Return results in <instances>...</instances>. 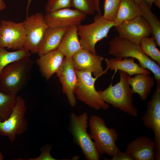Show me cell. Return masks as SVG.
Segmentation results:
<instances>
[{"instance_id": "cell-1", "label": "cell", "mask_w": 160, "mask_h": 160, "mask_svg": "<svg viewBox=\"0 0 160 160\" xmlns=\"http://www.w3.org/2000/svg\"><path fill=\"white\" fill-rule=\"evenodd\" d=\"M119 81L109 86L103 90L98 92L102 99L105 103L119 108L129 115L137 116V108L133 104L134 94L128 81L129 76L127 73L119 71Z\"/></svg>"}, {"instance_id": "cell-2", "label": "cell", "mask_w": 160, "mask_h": 160, "mask_svg": "<svg viewBox=\"0 0 160 160\" xmlns=\"http://www.w3.org/2000/svg\"><path fill=\"white\" fill-rule=\"evenodd\" d=\"M34 61L30 57L12 63L6 67L0 75L1 91L8 95H16L30 80Z\"/></svg>"}, {"instance_id": "cell-3", "label": "cell", "mask_w": 160, "mask_h": 160, "mask_svg": "<svg viewBox=\"0 0 160 160\" xmlns=\"http://www.w3.org/2000/svg\"><path fill=\"white\" fill-rule=\"evenodd\" d=\"M109 45L108 54L121 59L129 57L137 59L141 66L152 72L156 81H160V65L142 52L140 44L118 36L109 42Z\"/></svg>"}, {"instance_id": "cell-4", "label": "cell", "mask_w": 160, "mask_h": 160, "mask_svg": "<svg viewBox=\"0 0 160 160\" xmlns=\"http://www.w3.org/2000/svg\"><path fill=\"white\" fill-rule=\"evenodd\" d=\"M69 117L68 129L74 143L79 146L87 160H99L100 155L87 132L89 122L87 113L84 112L77 115L72 112Z\"/></svg>"}, {"instance_id": "cell-5", "label": "cell", "mask_w": 160, "mask_h": 160, "mask_svg": "<svg viewBox=\"0 0 160 160\" xmlns=\"http://www.w3.org/2000/svg\"><path fill=\"white\" fill-rule=\"evenodd\" d=\"M88 123L90 137L94 140L95 146L100 155L112 156L120 150L115 143L118 137L117 132L114 129L106 127L101 118L97 115H92Z\"/></svg>"}, {"instance_id": "cell-6", "label": "cell", "mask_w": 160, "mask_h": 160, "mask_svg": "<svg viewBox=\"0 0 160 160\" xmlns=\"http://www.w3.org/2000/svg\"><path fill=\"white\" fill-rule=\"evenodd\" d=\"M114 26L113 21L104 18L101 13H98L92 23L78 26V34L82 49L92 54H97L96 44L107 37L110 29Z\"/></svg>"}, {"instance_id": "cell-7", "label": "cell", "mask_w": 160, "mask_h": 160, "mask_svg": "<svg viewBox=\"0 0 160 160\" xmlns=\"http://www.w3.org/2000/svg\"><path fill=\"white\" fill-rule=\"evenodd\" d=\"M78 83L74 93L79 100L96 110H107L108 104L104 102L95 87V83L98 77H93L89 71L75 70Z\"/></svg>"}, {"instance_id": "cell-8", "label": "cell", "mask_w": 160, "mask_h": 160, "mask_svg": "<svg viewBox=\"0 0 160 160\" xmlns=\"http://www.w3.org/2000/svg\"><path fill=\"white\" fill-rule=\"evenodd\" d=\"M151 99L148 101L145 114L141 117L144 126L153 132L155 159L160 160V81Z\"/></svg>"}, {"instance_id": "cell-9", "label": "cell", "mask_w": 160, "mask_h": 160, "mask_svg": "<svg viewBox=\"0 0 160 160\" xmlns=\"http://www.w3.org/2000/svg\"><path fill=\"white\" fill-rule=\"evenodd\" d=\"M27 107L24 100L17 97V102L8 118L0 121V135L6 136L10 141L15 140L17 135L23 134L28 128L25 114Z\"/></svg>"}, {"instance_id": "cell-10", "label": "cell", "mask_w": 160, "mask_h": 160, "mask_svg": "<svg viewBox=\"0 0 160 160\" xmlns=\"http://www.w3.org/2000/svg\"><path fill=\"white\" fill-rule=\"evenodd\" d=\"M23 23L26 33L23 48L31 53L38 54L45 32L49 27L44 15L39 12L28 15Z\"/></svg>"}, {"instance_id": "cell-11", "label": "cell", "mask_w": 160, "mask_h": 160, "mask_svg": "<svg viewBox=\"0 0 160 160\" xmlns=\"http://www.w3.org/2000/svg\"><path fill=\"white\" fill-rule=\"evenodd\" d=\"M26 37L23 22L2 20L0 23V47L18 50L23 48Z\"/></svg>"}, {"instance_id": "cell-12", "label": "cell", "mask_w": 160, "mask_h": 160, "mask_svg": "<svg viewBox=\"0 0 160 160\" xmlns=\"http://www.w3.org/2000/svg\"><path fill=\"white\" fill-rule=\"evenodd\" d=\"M115 27L118 36L137 44H140L144 38L152 34L150 25L141 15L125 21Z\"/></svg>"}, {"instance_id": "cell-13", "label": "cell", "mask_w": 160, "mask_h": 160, "mask_svg": "<svg viewBox=\"0 0 160 160\" xmlns=\"http://www.w3.org/2000/svg\"><path fill=\"white\" fill-rule=\"evenodd\" d=\"M56 73L62 84L63 92L66 95L69 103L71 106L75 107L76 100L74 92L78 80L72 57H65Z\"/></svg>"}, {"instance_id": "cell-14", "label": "cell", "mask_w": 160, "mask_h": 160, "mask_svg": "<svg viewBox=\"0 0 160 160\" xmlns=\"http://www.w3.org/2000/svg\"><path fill=\"white\" fill-rule=\"evenodd\" d=\"M87 15L76 9L69 8L46 13L44 17L49 27L63 28L78 26Z\"/></svg>"}, {"instance_id": "cell-15", "label": "cell", "mask_w": 160, "mask_h": 160, "mask_svg": "<svg viewBox=\"0 0 160 160\" xmlns=\"http://www.w3.org/2000/svg\"><path fill=\"white\" fill-rule=\"evenodd\" d=\"M75 70L90 72L95 77H99L106 73L103 70L102 62L103 57L92 54L82 49L72 57Z\"/></svg>"}, {"instance_id": "cell-16", "label": "cell", "mask_w": 160, "mask_h": 160, "mask_svg": "<svg viewBox=\"0 0 160 160\" xmlns=\"http://www.w3.org/2000/svg\"><path fill=\"white\" fill-rule=\"evenodd\" d=\"M125 152L133 160H154L153 141L148 137L142 136L130 142Z\"/></svg>"}, {"instance_id": "cell-17", "label": "cell", "mask_w": 160, "mask_h": 160, "mask_svg": "<svg viewBox=\"0 0 160 160\" xmlns=\"http://www.w3.org/2000/svg\"><path fill=\"white\" fill-rule=\"evenodd\" d=\"M39 57L36 63L42 75L48 81L59 69L65 57L57 49Z\"/></svg>"}, {"instance_id": "cell-18", "label": "cell", "mask_w": 160, "mask_h": 160, "mask_svg": "<svg viewBox=\"0 0 160 160\" xmlns=\"http://www.w3.org/2000/svg\"><path fill=\"white\" fill-rule=\"evenodd\" d=\"M107 64L105 70H119L127 73L130 76L139 74H150L149 71L135 62L134 58L131 57L120 59L117 58L105 59Z\"/></svg>"}, {"instance_id": "cell-19", "label": "cell", "mask_w": 160, "mask_h": 160, "mask_svg": "<svg viewBox=\"0 0 160 160\" xmlns=\"http://www.w3.org/2000/svg\"><path fill=\"white\" fill-rule=\"evenodd\" d=\"M82 49L78 34L77 26L68 27L57 49L64 57H72Z\"/></svg>"}, {"instance_id": "cell-20", "label": "cell", "mask_w": 160, "mask_h": 160, "mask_svg": "<svg viewBox=\"0 0 160 160\" xmlns=\"http://www.w3.org/2000/svg\"><path fill=\"white\" fill-rule=\"evenodd\" d=\"M68 28H54L49 27L46 30L39 47V56L57 49Z\"/></svg>"}, {"instance_id": "cell-21", "label": "cell", "mask_w": 160, "mask_h": 160, "mask_svg": "<svg viewBox=\"0 0 160 160\" xmlns=\"http://www.w3.org/2000/svg\"><path fill=\"white\" fill-rule=\"evenodd\" d=\"M128 80L133 93L138 94L142 100H146L154 85V78L149 74L142 73L129 76Z\"/></svg>"}, {"instance_id": "cell-22", "label": "cell", "mask_w": 160, "mask_h": 160, "mask_svg": "<svg viewBox=\"0 0 160 160\" xmlns=\"http://www.w3.org/2000/svg\"><path fill=\"white\" fill-rule=\"evenodd\" d=\"M139 15H141L138 4L134 0H121L113 21L114 27Z\"/></svg>"}, {"instance_id": "cell-23", "label": "cell", "mask_w": 160, "mask_h": 160, "mask_svg": "<svg viewBox=\"0 0 160 160\" xmlns=\"http://www.w3.org/2000/svg\"><path fill=\"white\" fill-rule=\"evenodd\" d=\"M141 12V15L150 25L152 35L155 39L157 45L160 47V22L153 13L149 6L142 2L138 4Z\"/></svg>"}, {"instance_id": "cell-24", "label": "cell", "mask_w": 160, "mask_h": 160, "mask_svg": "<svg viewBox=\"0 0 160 160\" xmlns=\"http://www.w3.org/2000/svg\"><path fill=\"white\" fill-rule=\"evenodd\" d=\"M31 52L24 48L14 52H9L0 47V75L4 69L12 63L30 57Z\"/></svg>"}, {"instance_id": "cell-25", "label": "cell", "mask_w": 160, "mask_h": 160, "mask_svg": "<svg viewBox=\"0 0 160 160\" xmlns=\"http://www.w3.org/2000/svg\"><path fill=\"white\" fill-rule=\"evenodd\" d=\"M16 102V95L6 94L1 91L0 87V121L8 118Z\"/></svg>"}, {"instance_id": "cell-26", "label": "cell", "mask_w": 160, "mask_h": 160, "mask_svg": "<svg viewBox=\"0 0 160 160\" xmlns=\"http://www.w3.org/2000/svg\"><path fill=\"white\" fill-rule=\"evenodd\" d=\"M140 45L142 52L160 65V51L154 38L152 36L144 38Z\"/></svg>"}, {"instance_id": "cell-27", "label": "cell", "mask_w": 160, "mask_h": 160, "mask_svg": "<svg viewBox=\"0 0 160 160\" xmlns=\"http://www.w3.org/2000/svg\"><path fill=\"white\" fill-rule=\"evenodd\" d=\"M121 0H104L103 17L113 21L116 15Z\"/></svg>"}, {"instance_id": "cell-28", "label": "cell", "mask_w": 160, "mask_h": 160, "mask_svg": "<svg viewBox=\"0 0 160 160\" xmlns=\"http://www.w3.org/2000/svg\"><path fill=\"white\" fill-rule=\"evenodd\" d=\"M72 1L73 7L87 15H93L96 12L94 0Z\"/></svg>"}, {"instance_id": "cell-29", "label": "cell", "mask_w": 160, "mask_h": 160, "mask_svg": "<svg viewBox=\"0 0 160 160\" xmlns=\"http://www.w3.org/2000/svg\"><path fill=\"white\" fill-rule=\"evenodd\" d=\"M73 7L72 0H49L45 7L46 13Z\"/></svg>"}, {"instance_id": "cell-30", "label": "cell", "mask_w": 160, "mask_h": 160, "mask_svg": "<svg viewBox=\"0 0 160 160\" xmlns=\"http://www.w3.org/2000/svg\"><path fill=\"white\" fill-rule=\"evenodd\" d=\"M51 145H47L44 146L41 148V154L37 158L32 159H29L31 160H57L52 157L50 155V152L52 150Z\"/></svg>"}, {"instance_id": "cell-31", "label": "cell", "mask_w": 160, "mask_h": 160, "mask_svg": "<svg viewBox=\"0 0 160 160\" xmlns=\"http://www.w3.org/2000/svg\"><path fill=\"white\" fill-rule=\"evenodd\" d=\"M111 160H133L130 155L126 153L121 152L120 150L113 153Z\"/></svg>"}, {"instance_id": "cell-32", "label": "cell", "mask_w": 160, "mask_h": 160, "mask_svg": "<svg viewBox=\"0 0 160 160\" xmlns=\"http://www.w3.org/2000/svg\"><path fill=\"white\" fill-rule=\"evenodd\" d=\"M137 4H139L142 2H144L148 4L151 8L152 4L155 0H134Z\"/></svg>"}, {"instance_id": "cell-33", "label": "cell", "mask_w": 160, "mask_h": 160, "mask_svg": "<svg viewBox=\"0 0 160 160\" xmlns=\"http://www.w3.org/2000/svg\"><path fill=\"white\" fill-rule=\"evenodd\" d=\"M95 10L98 13H101L100 0H94Z\"/></svg>"}, {"instance_id": "cell-34", "label": "cell", "mask_w": 160, "mask_h": 160, "mask_svg": "<svg viewBox=\"0 0 160 160\" xmlns=\"http://www.w3.org/2000/svg\"><path fill=\"white\" fill-rule=\"evenodd\" d=\"M6 6L4 1L3 0H0V11L4 9Z\"/></svg>"}, {"instance_id": "cell-35", "label": "cell", "mask_w": 160, "mask_h": 160, "mask_svg": "<svg viewBox=\"0 0 160 160\" xmlns=\"http://www.w3.org/2000/svg\"><path fill=\"white\" fill-rule=\"evenodd\" d=\"M33 0H28L27 5L26 7V13L27 16L28 15V12L31 3Z\"/></svg>"}, {"instance_id": "cell-36", "label": "cell", "mask_w": 160, "mask_h": 160, "mask_svg": "<svg viewBox=\"0 0 160 160\" xmlns=\"http://www.w3.org/2000/svg\"><path fill=\"white\" fill-rule=\"evenodd\" d=\"M154 3L159 8H160V0H155Z\"/></svg>"}, {"instance_id": "cell-37", "label": "cell", "mask_w": 160, "mask_h": 160, "mask_svg": "<svg viewBox=\"0 0 160 160\" xmlns=\"http://www.w3.org/2000/svg\"><path fill=\"white\" fill-rule=\"evenodd\" d=\"M4 159V156L2 153L0 151V160H2Z\"/></svg>"}]
</instances>
